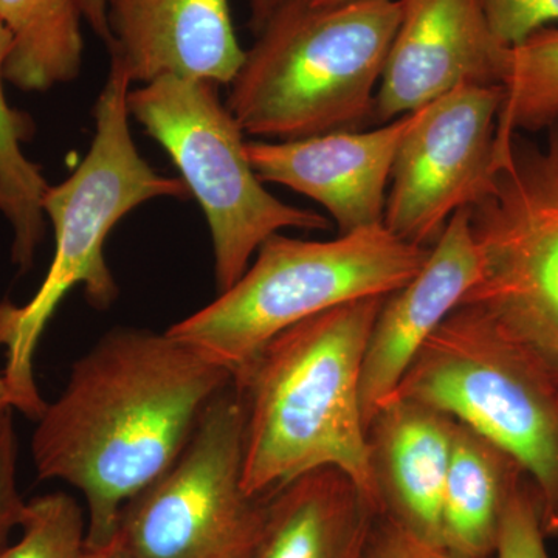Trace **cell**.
<instances>
[{
    "label": "cell",
    "instance_id": "obj_1",
    "mask_svg": "<svg viewBox=\"0 0 558 558\" xmlns=\"http://www.w3.org/2000/svg\"><path fill=\"white\" fill-rule=\"evenodd\" d=\"M229 369L168 332L117 328L70 369L32 436L39 480L86 501V548L108 546L121 510L178 461Z\"/></svg>",
    "mask_w": 558,
    "mask_h": 558
},
{
    "label": "cell",
    "instance_id": "obj_2",
    "mask_svg": "<svg viewBox=\"0 0 558 558\" xmlns=\"http://www.w3.org/2000/svg\"><path fill=\"white\" fill-rule=\"evenodd\" d=\"M385 296L341 304L271 339L233 385L245 410L242 486L267 497L337 469L377 509L360 399L363 355Z\"/></svg>",
    "mask_w": 558,
    "mask_h": 558
},
{
    "label": "cell",
    "instance_id": "obj_3",
    "mask_svg": "<svg viewBox=\"0 0 558 558\" xmlns=\"http://www.w3.org/2000/svg\"><path fill=\"white\" fill-rule=\"evenodd\" d=\"M132 81L110 61L108 80L94 106L95 134L86 157L64 182L49 185L43 208L54 233L46 278L27 303L0 301L3 379L14 410L38 421L47 402L35 377V355L44 330L70 290L83 288L95 311H108L119 286L105 258V242L124 216L145 202L190 199L182 179L159 174L140 156L130 128Z\"/></svg>",
    "mask_w": 558,
    "mask_h": 558
},
{
    "label": "cell",
    "instance_id": "obj_4",
    "mask_svg": "<svg viewBox=\"0 0 558 558\" xmlns=\"http://www.w3.org/2000/svg\"><path fill=\"white\" fill-rule=\"evenodd\" d=\"M403 0L323 10L279 5L245 53L227 108L245 135L288 142L373 121Z\"/></svg>",
    "mask_w": 558,
    "mask_h": 558
},
{
    "label": "cell",
    "instance_id": "obj_5",
    "mask_svg": "<svg viewBox=\"0 0 558 558\" xmlns=\"http://www.w3.org/2000/svg\"><path fill=\"white\" fill-rule=\"evenodd\" d=\"M429 252L384 226L330 241L277 233L260 245L236 284L167 332L234 376L278 333L304 319L402 288Z\"/></svg>",
    "mask_w": 558,
    "mask_h": 558
},
{
    "label": "cell",
    "instance_id": "obj_6",
    "mask_svg": "<svg viewBox=\"0 0 558 558\" xmlns=\"http://www.w3.org/2000/svg\"><path fill=\"white\" fill-rule=\"evenodd\" d=\"M389 399L435 407L506 451L537 494L546 537L558 535V388L490 319L459 304Z\"/></svg>",
    "mask_w": 558,
    "mask_h": 558
},
{
    "label": "cell",
    "instance_id": "obj_7",
    "mask_svg": "<svg viewBox=\"0 0 558 558\" xmlns=\"http://www.w3.org/2000/svg\"><path fill=\"white\" fill-rule=\"evenodd\" d=\"M548 142L497 143L470 205L481 275L461 304L481 312L558 388V123Z\"/></svg>",
    "mask_w": 558,
    "mask_h": 558
},
{
    "label": "cell",
    "instance_id": "obj_8",
    "mask_svg": "<svg viewBox=\"0 0 558 558\" xmlns=\"http://www.w3.org/2000/svg\"><path fill=\"white\" fill-rule=\"evenodd\" d=\"M218 84L163 76L130 92V116L167 150L199 202L215 253L216 289L226 292L260 245L284 230H329L315 211L266 190L247 156V140L219 98Z\"/></svg>",
    "mask_w": 558,
    "mask_h": 558
},
{
    "label": "cell",
    "instance_id": "obj_9",
    "mask_svg": "<svg viewBox=\"0 0 558 558\" xmlns=\"http://www.w3.org/2000/svg\"><path fill=\"white\" fill-rule=\"evenodd\" d=\"M245 410L234 385L199 418L178 461L121 510L117 539L135 558H255L267 497L242 486Z\"/></svg>",
    "mask_w": 558,
    "mask_h": 558
},
{
    "label": "cell",
    "instance_id": "obj_10",
    "mask_svg": "<svg viewBox=\"0 0 558 558\" xmlns=\"http://www.w3.org/2000/svg\"><path fill=\"white\" fill-rule=\"evenodd\" d=\"M501 86H461L416 110L389 179L384 227L433 247L451 216L486 189L495 163Z\"/></svg>",
    "mask_w": 558,
    "mask_h": 558
},
{
    "label": "cell",
    "instance_id": "obj_11",
    "mask_svg": "<svg viewBox=\"0 0 558 558\" xmlns=\"http://www.w3.org/2000/svg\"><path fill=\"white\" fill-rule=\"evenodd\" d=\"M508 51L488 24L483 0H403L374 123L400 119L461 86H501Z\"/></svg>",
    "mask_w": 558,
    "mask_h": 558
},
{
    "label": "cell",
    "instance_id": "obj_12",
    "mask_svg": "<svg viewBox=\"0 0 558 558\" xmlns=\"http://www.w3.org/2000/svg\"><path fill=\"white\" fill-rule=\"evenodd\" d=\"M416 110L371 131L315 137L250 140L247 156L263 182L278 183L317 202L339 234L384 226L392 163Z\"/></svg>",
    "mask_w": 558,
    "mask_h": 558
},
{
    "label": "cell",
    "instance_id": "obj_13",
    "mask_svg": "<svg viewBox=\"0 0 558 558\" xmlns=\"http://www.w3.org/2000/svg\"><path fill=\"white\" fill-rule=\"evenodd\" d=\"M481 275V255L469 209L451 216L427 263L402 288L385 296L371 329L360 377L363 421L398 388L418 351L457 310Z\"/></svg>",
    "mask_w": 558,
    "mask_h": 558
},
{
    "label": "cell",
    "instance_id": "obj_14",
    "mask_svg": "<svg viewBox=\"0 0 558 558\" xmlns=\"http://www.w3.org/2000/svg\"><path fill=\"white\" fill-rule=\"evenodd\" d=\"M110 61L132 83L163 76L230 86L245 61L229 0H106Z\"/></svg>",
    "mask_w": 558,
    "mask_h": 558
},
{
    "label": "cell",
    "instance_id": "obj_15",
    "mask_svg": "<svg viewBox=\"0 0 558 558\" xmlns=\"http://www.w3.org/2000/svg\"><path fill=\"white\" fill-rule=\"evenodd\" d=\"M457 418L427 403L389 399L366 427L379 515L442 548V499Z\"/></svg>",
    "mask_w": 558,
    "mask_h": 558
},
{
    "label": "cell",
    "instance_id": "obj_16",
    "mask_svg": "<svg viewBox=\"0 0 558 558\" xmlns=\"http://www.w3.org/2000/svg\"><path fill=\"white\" fill-rule=\"evenodd\" d=\"M376 519L348 475L314 470L269 495L255 558H363Z\"/></svg>",
    "mask_w": 558,
    "mask_h": 558
},
{
    "label": "cell",
    "instance_id": "obj_17",
    "mask_svg": "<svg viewBox=\"0 0 558 558\" xmlns=\"http://www.w3.org/2000/svg\"><path fill=\"white\" fill-rule=\"evenodd\" d=\"M524 480L506 451L457 421L444 488L442 548L459 557H495L502 515Z\"/></svg>",
    "mask_w": 558,
    "mask_h": 558
},
{
    "label": "cell",
    "instance_id": "obj_18",
    "mask_svg": "<svg viewBox=\"0 0 558 558\" xmlns=\"http://www.w3.org/2000/svg\"><path fill=\"white\" fill-rule=\"evenodd\" d=\"M76 0H0L11 46L3 78L24 92H47L78 78L84 43Z\"/></svg>",
    "mask_w": 558,
    "mask_h": 558
},
{
    "label": "cell",
    "instance_id": "obj_19",
    "mask_svg": "<svg viewBox=\"0 0 558 558\" xmlns=\"http://www.w3.org/2000/svg\"><path fill=\"white\" fill-rule=\"evenodd\" d=\"M10 46L9 32L0 24V213L13 231L11 263L25 275L32 270L46 234L43 199L49 183L22 148L32 137V120L11 108L3 92Z\"/></svg>",
    "mask_w": 558,
    "mask_h": 558
},
{
    "label": "cell",
    "instance_id": "obj_20",
    "mask_svg": "<svg viewBox=\"0 0 558 558\" xmlns=\"http://www.w3.org/2000/svg\"><path fill=\"white\" fill-rule=\"evenodd\" d=\"M498 140L558 123V28L546 27L509 47Z\"/></svg>",
    "mask_w": 558,
    "mask_h": 558
},
{
    "label": "cell",
    "instance_id": "obj_21",
    "mask_svg": "<svg viewBox=\"0 0 558 558\" xmlns=\"http://www.w3.org/2000/svg\"><path fill=\"white\" fill-rule=\"evenodd\" d=\"M21 537L0 549V558H83L86 510L72 495L51 492L25 505Z\"/></svg>",
    "mask_w": 558,
    "mask_h": 558
},
{
    "label": "cell",
    "instance_id": "obj_22",
    "mask_svg": "<svg viewBox=\"0 0 558 558\" xmlns=\"http://www.w3.org/2000/svg\"><path fill=\"white\" fill-rule=\"evenodd\" d=\"M545 539L537 494L524 480L502 515L495 558H550Z\"/></svg>",
    "mask_w": 558,
    "mask_h": 558
},
{
    "label": "cell",
    "instance_id": "obj_23",
    "mask_svg": "<svg viewBox=\"0 0 558 558\" xmlns=\"http://www.w3.org/2000/svg\"><path fill=\"white\" fill-rule=\"evenodd\" d=\"M483 5L495 36L508 47L558 24V0H483Z\"/></svg>",
    "mask_w": 558,
    "mask_h": 558
},
{
    "label": "cell",
    "instance_id": "obj_24",
    "mask_svg": "<svg viewBox=\"0 0 558 558\" xmlns=\"http://www.w3.org/2000/svg\"><path fill=\"white\" fill-rule=\"evenodd\" d=\"M25 505L17 487V439L11 424L0 438V549L20 529Z\"/></svg>",
    "mask_w": 558,
    "mask_h": 558
},
{
    "label": "cell",
    "instance_id": "obj_25",
    "mask_svg": "<svg viewBox=\"0 0 558 558\" xmlns=\"http://www.w3.org/2000/svg\"><path fill=\"white\" fill-rule=\"evenodd\" d=\"M363 558H465L422 542L387 517L377 515ZM495 558V557H488Z\"/></svg>",
    "mask_w": 558,
    "mask_h": 558
},
{
    "label": "cell",
    "instance_id": "obj_26",
    "mask_svg": "<svg viewBox=\"0 0 558 558\" xmlns=\"http://www.w3.org/2000/svg\"><path fill=\"white\" fill-rule=\"evenodd\" d=\"M81 16L87 21L95 35L108 46L110 33L108 17H106V0H76Z\"/></svg>",
    "mask_w": 558,
    "mask_h": 558
},
{
    "label": "cell",
    "instance_id": "obj_27",
    "mask_svg": "<svg viewBox=\"0 0 558 558\" xmlns=\"http://www.w3.org/2000/svg\"><path fill=\"white\" fill-rule=\"evenodd\" d=\"M250 9L248 25L256 36L266 27L267 22L274 16L275 11L281 5L282 0H247Z\"/></svg>",
    "mask_w": 558,
    "mask_h": 558
},
{
    "label": "cell",
    "instance_id": "obj_28",
    "mask_svg": "<svg viewBox=\"0 0 558 558\" xmlns=\"http://www.w3.org/2000/svg\"><path fill=\"white\" fill-rule=\"evenodd\" d=\"M13 410L9 387H7L2 371H0V438H2L3 432L13 424Z\"/></svg>",
    "mask_w": 558,
    "mask_h": 558
},
{
    "label": "cell",
    "instance_id": "obj_29",
    "mask_svg": "<svg viewBox=\"0 0 558 558\" xmlns=\"http://www.w3.org/2000/svg\"><path fill=\"white\" fill-rule=\"evenodd\" d=\"M83 558H135L132 556L130 550L124 548L123 545L119 542V539L113 538L112 543H109L108 546H102V548L98 549H87L86 554H84Z\"/></svg>",
    "mask_w": 558,
    "mask_h": 558
},
{
    "label": "cell",
    "instance_id": "obj_30",
    "mask_svg": "<svg viewBox=\"0 0 558 558\" xmlns=\"http://www.w3.org/2000/svg\"><path fill=\"white\" fill-rule=\"evenodd\" d=\"M347 2L351 0H282L281 3L296 10H323Z\"/></svg>",
    "mask_w": 558,
    "mask_h": 558
}]
</instances>
